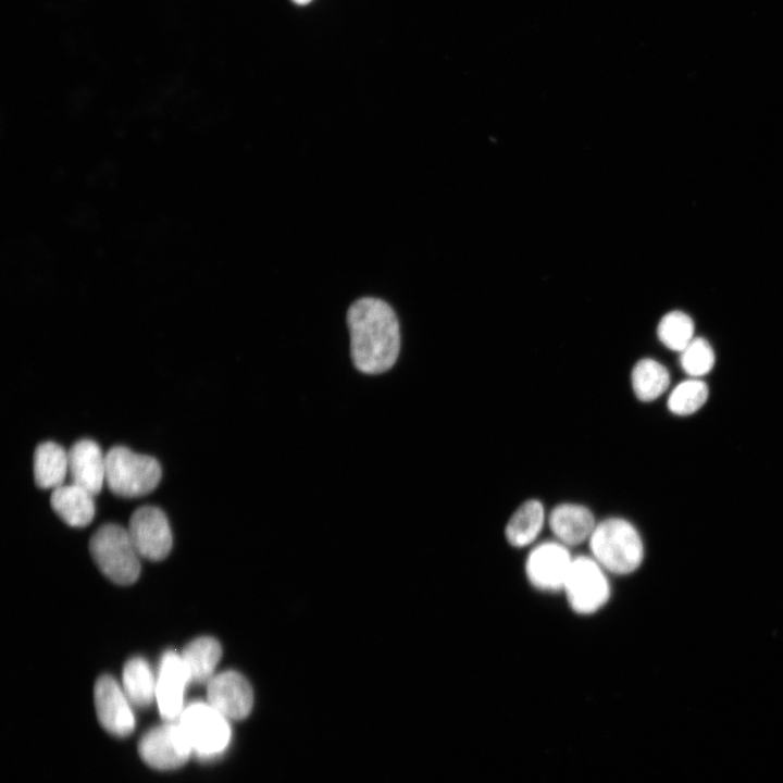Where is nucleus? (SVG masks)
Masks as SVG:
<instances>
[{
	"instance_id": "nucleus-1",
	"label": "nucleus",
	"mask_w": 783,
	"mask_h": 783,
	"mask_svg": "<svg viewBox=\"0 0 783 783\" xmlns=\"http://www.w3.org/2000/svg\"><path fill=\"white\" fill-rule=\"evenodd\" d=\"M353 365L365 374H380L396 362L400 348L399 323L382 299L363 297L347 312Z\"/></svg>"
},
{
	"instance_id": "nucleus-2",
	"label": "nucleus",
	"mask_w": 783,
	"mask_h": 783,
	"mask_svg": "<svg viewBox=\"0 0 783 783\" xmlns=\"http://www.w3.org/2000/svg\"><path fill=\"white\" fill-rule=\"evenodd\" d=\"M589 546L601 568L614 574L635 571L644 557L638 532L629 521L620 518H609L596 524Z\"/></svg>"
},
{
	"instance_id": "nucleus-3",
	"label": "nucleus",
	"mask_w": 783,
	"mask_h": 783,
	"mask_svg": "<svg viewBox=\"0 0 783 783\" xmlns=\"http://www.w3.org/2000/svg\"><path fill=\"white\" fill-rule=\"evenodd\" d=\"M161 476V465L151 456L124 446H114L105 452V483L120 497L145 496L158 486Z\"/></svg>"
},
{
	"instance_id": "nucleus-4",
	"label": "nucleus",
	"mask_w": 783,
	"mask_h": 783,
	"mask_svg": "<svg viewBox=\"0 0 783 783\" xmlns=\"http://www.w3.org/2000/svg\"><path fill=\"white\" fill-rule=\"evenodd\" d=\"M89 550L100 571L120 585L134 583L140 572L137 552L127 530L104 524L91 536Z\"/></svg>"
},
{
	"instance_id": "nucleus-5",
	"label": "nucleus",
	"mask_w": 783,
	"mask_h": 783,
	"mask_svg": "<svg viewBox=\"0 0 783 783\" xmlns=\"http://www.w3.org/2000/svg\"><path fill=\"white\" fill-rule=\"evenodd\" d=\"M192 751L210 757L222 753L231 739L228 719L209 703L194 701L186 706L177 720Z\"/></svg>"
},
{
	"instance_id": "nucleus-6",
	"label": "nucleus",
	"mask_w": 783,
	"mask_h": 783,
	"mask_svg": "<svg viewBox=\"0 0 783 783\" xmlns=\"http://www.w3.org/2000/svg\"><path fill=\"white\" fill-rule=\"evenodd\" d=\"M563 589L571 609L580 614L594 613L610 596L601 566L594 558L583 556L572 560Z\"/></svg>"
},
{
	"instance_id": "nucleus-7",
	"label": "nucleus",
	"mask_w": 783,
	"mask_h": 783,
	"mask_svg": "<svg viewBox=\"0 0 783 783\" xmlns=\"http://www.w3.org/2000/svg\"><path fill=\"white\" fill-rule=\"evenodd\" d=\"M138 751L142 760L160 770L183 766L192 751L178 722H165L148 731L140 739Z\"/></svg>"
},
{
	"instance_id": "nucleus-8",
	"label": "nucleus",
	"mask_w": 783,
	"mask_h": 783,
	"mask_svg": "<svg viewBox=\"0 0 783 783\" xmlns=\"http://www.w3.org/2000/svg\"><path fill=\"white\" fill-rule=\"evenodd\" d=\"M139 556L159 561L172 548V533L164 512L153 506L138 508L129 520L127 530Z\"/></svg>"
},
{
	"instance_id": "nucleus-9",
	"label": "nucleus",
	"mask_w": 783,
	"mask_h": 783,
	"mask_svg": "<svg viewBox=\"0 0 783 783\" xmlns=\"http://www.w3.org/2000/svg\"><path fill=\"white\" fill-rule=\"evenodd\" d=\"M191 683L181 654L169 650L160 660L157 675L156 700L165 722H176L184 710V694Z\"/></svg>"
},
{
	"instance_id": "nucleus-10",
	"label": "nucleus",
	"mask_w": 783,
	"mask_h": 783,
	"mask_svg": "<svg viewBox=\"0 0 783 783\" xmlns=\"http://www.w3.org/2000/svg\"><path fill=\"white\" fill-rule=\"evenodd\" d=\"M95 707L101 725L112 735H129L135 718L123 687L111 675H101L94 689Z\"/></svg>"
},
{
	"instance_id": "nucleus-11",
	"label": "nucleus",
	"mask_w": 783,
	"mask_h": 783,
	"mask_svg": "<svg viewBox=\"0 0 783 783\" xmlns=\"http://www.w3.org/2000/svg\"><path fill=\"white\" fill-rule=\"evenodd\" d=\"M208 703L228 720L246 718L253 705V692L247 679L236 671L214 674L207 683Z\"/></svg>"
},
{
	"instance_id": "nucleus-12",
	"label": "nucleus",
	"mask_w": 783,
	"mask_h": 783,
	"mask_svg": "<svg viewBox=\"0 0 783 783\" xmlns=\"http://www.w3.org/2000/svg\"><path fill=\"white\" fill-rule=\"evenodd\" d=\"M572 560L566 545L557 542L543 543L527 557L525 571L529 581L542 591L563 589Z\"/></svg>"
},
{
	"instance_id": "nucleus-13",
	"label": "nucleus",
	"mask_w": 783,
	"mask_h": 783,
	"mask_svg": "<svg viewBox=\"0 0 783 783\" xmlns=\"http://www.w3.org/2000/svg\"><path fill=\"white\" fill-rule=\"evenodd\" d=\"M69 474L73 484L96 496L105 482V453L91 439L76 442L67 451Z\"/></svg>"
},
{
	"instance_id": "nucleus-14",
	"label": "nucleus",
	"mask_w": 783,
	"mask_h": 783,
	"mask_svg": "<svg viewBox=\"0 0 783 783\" xmlns=\"http://www.w3.org/2000/svg\"><path fill=\"white\" fill-rule=\"evenodd\" d=\"M549 527L563 545H579L589 538L596 523L591 510L575 504L555 507L548 518Z\"/></svg>"
},
{
	"instance_id": "nucleus-15",
	"label": "nucleus",
	"mask_w": 783,
	"mask_h": 783,
	"mask_svg": "<svg viewBox=\"0 0 783 783\" xmlns=\"http://www.w3.org/2000/svg\"><path fill=\"white\" fill-rule=\"evenodd\" d=\"M51 508L69 525L83 527L95 517L94 495L75 485H61L50 497Z\"/></svg>"
},
{
	"instance_id": "nucleus-16",
	"label": "nucleus",
	"mask_w": 783,
	"mask_h": 783,
	"mask_svg": "<svg viewBox=\"0 0 783 783\" xmlns=\"http://www.w3.org/2000/svg\"><path fill=\"white\" fill-rule=\"evenodd\" d=\"M221 656L222 647L220 643L209 636L191 641L181 654L190 682L197 684L208 683L212 679Z\"/></svg>"
},
{
	"instance_id": "nucleus-17",
	"label": "nucleus",
	"mask_w": 783,
	"mask_h": 783,
	"mask_svg": "<svg viewBox=\"0 0 783 783\" xmlns=\"http://www.w3.org/2000/svg\"><path fill=\"white\" fill-rule=\"evenodd\" d=\"M69 473L67 451L54 442L40 443L34 452V478L40 488L63 485Z\"/></svg>"
},
{
	"instance_id": "nucleus-18",
	"label": "nucleus",
	"mask_w": 783,
	"mask_h": 783,
	"mask_svg": "<svg viewBox=\"0 0 783 783\" xmlns=\"http://www.w3.org/2000/svg\"><path fill=\"white\" fill-rule=\"evenodd\" d=\"M545 520L543 504L536 499L523 502L506 526V538L513 547L530 545L539 534Z\"/></svg>"
},
{
	"instance_id": "nucleus-19",
	"label": "nucleus",
	"mask_w": 783,
	"mask_h": 783,
	"mask_svg": "<svg viewBox=\"0 0 783 783\" xmlns=\"http://www.w3.org/2000/svg\"><path fill=\"white\" fill-rule=\"evenodd\" d=\"M157 679L141 657L130 658L123 669V689L130 704L148 707L156 699Z\"/></svg>"
},
{
	"instance_id": "nucleus-20",
	"label": "nucleus",
	"mask_w": 783,
	"mask_h": 783,
	"mask_svg": "<svg viewBox=\"0 0 783 783\" xmlns=\"http://www.w3.org/2000/svg\"><path fill=\"white\" fill-rule=\"evenodd\" d=\"M631 382L634 394L639 400L651 401L668 389L670 374L660 362L645 358L634 365Z\"/></svg>"
},
{
	"instance_id": "nucleus-21",
	"label": "nucleus",
	"mask_w": 783,
	"mask_h": 783,
	"mask_svg": "<svg viewBox=\"0 0 783 783\" xmlns=\"http://www.w3.org/2000/svg\"><path fill=\"white\" fill-rule=\"evenodd\" d=\"M694 322L682 311L664 314L657 326L659 340L669 349L681 352L694 338Z\"/></svg>"
},
{
	"instance_id": "nucleus-22",
	"label": "nucleus",
	"mask_w": 783,
	"mask_h": 783,
	"mask_svg": "<svg viewBox=\"0 0 783 783\" xmlns=\"http://www.w3.org/2000/svg\"><path fill=\"white\" fill-rule=\"evenodd\" d=\"M708 398V387L697 377L683 381L676 385L668 399L669 410L678 415L696 412Z\"/></svg>"
},
{
	"instance_id": "nucleus-23",
	"label": "nucleus",
	"mask_w": 783,
	"mask_h": 783,
	"mask_svg": "<svg viewBox=\"0 0 783 783\" xmlns=\"http://www.w3.org/2000/svg\"><path fill=\"white\" fill-rule=\"evenodd\" d=\"M680 353L681 366L692 377L707 374L714 365L713 349L705 338L694 337Z\"/></svg>"
},
{
	"instance_id": "nucleus-24",
	"label": "nucleus",
	"mask_w": 783,
	"mask_h": 783,
	"mask_svg": "<svg viewBox=\"0 0 783 783\" xmlns=\"http://www.w3.org/2000/svg\"><path fill=\"white\" fill-rule=\"evenodd\" d=\"M293 1L297 4L303 5V4L309 3L311 0H293Z\"/></svg>"
}]
</instances>
